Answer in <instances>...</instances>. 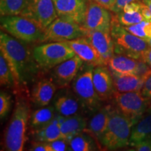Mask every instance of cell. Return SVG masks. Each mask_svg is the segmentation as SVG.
<instances>
[{
	"label": "cell",
	"instance_id": "52a82bcc",
	"mask_svg": "<svg viewBox=\"0 0 151 151\" xmlns=\"http://www.w3.org/2000/svg\"><path fill=\"white\" fill-rule=\"evenodd\" d=\"M92 66L77 75L73 82V90L84 109L90 112L97 111L101 100L96 92L92 80Z\"/></svg>",
	"mask_w": 151,
	"mask_h": 151
},
{
	"label": "cell",
	"instance_id": "ffe728a7",
	"mask_svg": "<svg viewBox=\"0 0 151 151\" xmlns=\"http://www.w3.org/2000/svg\"><path fill=\"white\" fill-rule=\"evenodd\" d=\"M111 109L112 108L109 105L99 109L90 120L88 124L89 131L99 141L106 129Z\"/></svg>",
	"mask_w": 151,
	"mask_h": 151
},
{
	"label": "cell",
	"instance_id": "d4e9b609",
	"mask_svg": "<svg viewBox=\"0 0 151 151\" xmlns=\"http://www.w3.org/2000/svg\"><path fill=\"white\" fill-rule=\"evenodd\" d=\"M55 109L52 106H46L35 111L31 118V127L38 130L48 125L55 116Z\"/></svg>",
	"mask_w": 151,
	"mask_h": 151
},
{
	"label": "cell",
	"instance_id": "6da1fadb",
	"mask_svg": "<svg viewBox=\"0 0 151 151\" xmlns=\"http://www.w3.org/2000/svg\"><path fill=\"white\" fill-rule=\"evenodd\" d=\"M0 50L8 62L14 83L17 86L24 83L29 62L27 49L16 38L1 32Z\"/></svg>",
	"mask_w": 151,
	"mask_h": 151
},
{
	"label": "cell",
	"instance_id": "7402d4cb",
	"mask_svg": "<svg viewBox=\"0 0 151 151\" xmlns=\"http://www.w3.org/2000/svg\"><path fill=\"white\" fill-rule=\"evenodd\" d=\"M81 104L76 94L66 93L57 97L54 107L58 114L65 117L76 115Z\"/></svg>",
	"mask_w": 151,
	"mask_h": 151
},
{
	"label": "cell",
	"instance_id": "5bb4252c",
	"mask_svg": "<svg viewBox=\"0 0 151 151\" xmlns=\"http://www.w3.org/2000/svg\"><path fill=\"white\" fill-rule=\"evenodd\" d=\"M75 54L91 66H106V63L86 37L67 41Z\"/></svg>",
	"mask_w": 151,
	"mask_h": 151
},
{
	"label": "cell",
	"instance_id": "74e56055",
	"mask_svg": "<svg viewBox=\"0 0 151 151\" xmlns=\"http://www.w3.org/2000/svg\"><path fill=\"white\" fill-rule=\"evenodd\" d=\"M93 1L102 6L108 10L112 11L115 4H116V0H93Z\"/></svg>",
	"mask_w": 151,
	"mask_h": 151
},
{
	"label": "cell",
	"instance_id": "60d3db41",
	"mask_svg": "<svg viewBox=\"0 0 151 151\" xmlns=\"http://www.w3.org/2000/svg\"><path fill=\"white\" fill-rule=\"evenodd\" d=\"M145 40H146V42L148 43V44L149 45V46H150L151 48V37L147 38V39H145Z\"/></svg>",
	"mask_w": 151,
	"mask_h": 151
},
{
	"label": "cell",
	"instance_id": "603a6c76",
	"mask_svg": "<svg viewBox=\"0 0 151 151\" xmlns=\"http://www.w3.org/2000/svg\"><path fill=\"white\" fill-rule=\"evenodd\" d=\"M151 139V113L143 114L132 129L129 144L133 146L141 141Z\"/></svg>",
	"mask_w": 151,
	"mask_h": 151
},
{
	"label": "cell",
	"instance_id": "5b68a950",
	"mask_svg": "<svg viewBox=\"0 0 151 151\" xmlns=\"http://www.w3.org/2000/svg\"><path fill=\"white\" fill-rule=\"evenodd\" d=\"M76 54L67 41H52L35 47L33 58L37 65L43 69L55 67L70 59Z\"/></svg>",
	"mask_w": 151,
	"mask_h": 151
},
{
	"label": "cell",
	"instance_id": "cb8c5ba5",
	"mask_svg": "<svg viewBox=\"0 0 151 151\" xmlns=\"http://www.w3.org/2000/svg\"><path fill=\"white\" fill-rule=\"evenodd\" d=\"M138 60L124 55L114 54L108 62L111 71L118 73H134L137 67Z\"/></svg>",
	"mask_w": 151,
	"mask_h": 151
},
{
	"label": "cell",
	"instance_id": "e575fe53",
	"mask_svg": "<svg viewBox=\"0 0 151 151\" xmlns=\"http://www.w3.org/2000/svg\"><path fill=\"white\" fill-rule=\"evenodd\" d=\"M135 1H141V0H116V4H115L114 6L112 9L113 12L118 14V13L120 12L123 10L124 7L128 4L132 2H135Z\"/></svg>",
	"mask_w": 151,
	"mask_h": 151
},
{
	"label": "cell",
	"instance_id": "4dcf8cb0",
	"mask_svg": "<svg viewBox=\"0 0 151 151\" xmlns=\"http://www.w3.org/2000/svg\"><path fill=\"white\" fill-rule=\"evenodd\" d=\"M11 106V98L9 94L5 92L0 93V117L3 120L9 112Z\"/></svg>",
	"mask_w": 151,
	"mask_h": 151
},
{
	"label": "cell",
	"instance_id": "4316f807",
	"mask_svg": "<svg viewBox=\"0 0 151 151\" xmlns=\"http://www.w3.org/2000/svg\"><path fill=\"white\" fill-rule=\"evenodd\" d=\"M69 150L90 151L94 150V146L91 139L87 136L79 134L69 141Z\"/></svg>",
	"mask_w": 151,
	"mask_h": 151
},
{
	"label": "cell",
	"instance_id": "ab89813d",
	"mask_svg": "<svg viewBox=\"0 0 151 151\" xmlns=\"http://www.w3.org/2000/svg\"><path fill=\"white\" fill-rule=\"evenodd\" d=\"M142 1L148 6L151 14V0H142Z\"/></svg>",
	"mask_w": 151,
	"mask_h": 151
},
{
	"label": "cell",
	"instance_id": "484cf974",
	"mask_svg": "<svg viewBox=\"0 0 151 151\" xmlns=\"http://www.w3.org/2000/svg\"><path fill=\"white\" fill-rule=\"evenodd\" d=\"M29 0H0L1 16H20Z\"/></svg>",
	"mask_w": 151,
	"mask_h": 151
},
{
	"label": "cell",
	"instance_id": "f35d334b",
	"mask_svg": "<svg viewBox=\"0 0 151 151\" xmlns=\"http://www.w3.org/2000/svg\"><path fill=\"white\" fill-rule=\"evenodd\" d=\"M141 59L144 60L148 65L151 67V48L150 47L144 51L141 55Z\"/></svg>",
	"mask_w": 151,
	"mask_h": 151
},
{
	"label": "cell",
	"instance_id": "8d00e7d4",
	"mask_svg": "<svg viewBox=\"0 0 151 151\" xmlns=\"http://www.w3.org/2000/svg\"><path fill=\"white\" fill-rule=\"evenodd\" d=\"M136 150L151 151V139H147L133 145Z\"/></svg>",
	"mask_w": 151,
	"mask_h": 151
},
{
	"label": "cell",
	"instance_id": "d6a6232c",
	"mask_svg": "<svg viewBox=\"0 0 151 151\" xmlns=\"http://www.w3.org/2000/svg\"><path fill=\"white\" fill-rule=\"evenodd\" d=\"M143 86L141 90L143 95L151 99V70L143 77Z\"/></svg>",
	"mask_w": 151,
	"mask_h": 151
},
{
	"label": "cell",
	"instance_id": "3957f363",
	"mask_svg": "<svg viewBox=\"0 0 151 151\" xmlns=\"http://www.w3.org/2000/svg\"><path fill=\"white\" fill-rule=\"evenodd\" d=\"M134 124L131 119L119 109H112L106 129L100 142L106 148L114 150L129 144L132 129Z\"/></svg>",
	"mask_w": 151,
	"mask_h": 151
},
{
	"label": "cell",
	"instance_id": "f1b7e54d",
	"mask_svg": "<svg viewBox=\"0 0 151 151\" xmlns=\"http://www.w3.org/2000/svg\"><path fill=\"white\" fill-rule=\"evenodd\" d=\"M124 28L132 35L141 38L144 40L151 37V21L143 20L133 25L126 26Z\"/></svg>",
	"mask_w": 151,
	"mask_h": 151
},
{
	"label": "cell",
	"instance_id": "b9f144b4",
	"mask_svg": "<svg viewBox=\"0 0 151 151\" xmlns=\"http://www.w3.org/2000/svg\"><path fill=\"white\" fill-rule=\"evenodd\" d=\"M146 112H149V113H151V103L150 104V105H149V106H148V109H147Z\"/></svg>",
	"mask_w": 151,
	"mask_h": 151
},
{
	"label": "cell",
	"instance_id": "ba28073f",
	"mask_svg": "<svg viewBox=\"0 0 151 151\" xmlns=\"http://www.w3.org/2000/svg\"><path fill=\"white\" fill-rule=\"evenodd\" d=\"M86 33V29L76 22L58 17L44 30L40 42L67 41L85 37Z\"/></svg>",
	"mask_w": 151,
	"mask_h": 151
},
{
	"label": "cell",
	"instance_id": "44dd1931",
	"mask_svg": "<svg viewBox=\"0 0 151 151\" xmlns=\"http://www.w3.org/2000/svg\"><path fill=\"white\" fill-rule=\"evenodd\" d=\"M87 127L86 119L80 115L66 117L60 129L62 139L69 142L76 136L78 135Z\"/></svg>",
	"mask_w": 151,
	"mask_h": 151
},
{
	"label": "cell",
	"instance_id": "277c9868",
	"mask_svg": "<svg viewBox=\"0 0 151 151\" xmlns=\"http://www.w3.org/2000/svg\"><path fill=\"white\" fill-rule=\"evenodd\" d=\"M111 35L114 43L115 54L139 60L141 59L143 52L150 48L146 40L132 35L114 18L111 22Z\"/></svg>",
	"mask_w": 151,
	"mask_h": 151
},
{
	"label": "cell",
	"instance_id": "ac0fdd59",
	"mask_svg": "<svg viewBox=\"0 0 151 151\" xmlns=\"http://www.w3.org/2000/svg\"><path fill=\"white\" fill-rule=\"evenodd\" d=\"M115 91L118 92H139L143 86V78L134 73H118L111 71Z\"/></svg>",
	"mask_w": 151,
	"mask_h": 151
},
{
	"label": "cell",
	"instance_id": "7c38bea8",
	"mask_svg": "<svg viewBox=\"0 0 151 151\" xmlns=\"http://www.w3.org/2000/svg\"><path fill=\"white\" fill-rule=\"evenodd\" d=\"M58 17L82 24L87 8L86 0H53Z\"/></svg>",
	"mask_w": 151,
	"mask_h": 151
},
{
	"label": "cell",
	"instance_id": "9c48e42d",
	"mask_svg": "<svg viewBox=\"0 0 151 151\" xmlns=\"http://www.w3.org/2000/svg\"><path fill=\"white\" fill-rule=\"evenodd\" d=\"M113 98L119 110L131 119L134 123L144 114L150 105V99L143 95L141 91L118 92L115 91Z\"/></svg>",
	"mask_w": 151,
	"mask_h": 151
},
{
	"label": "cell",
	"instance_id": "8992f818",
	"mask_svg": "<svg viewBox=\"0 0 151 151\" xmlns=\"http://www.w3.org/2000/svg\"><path fill=\"white\" fill-rule=\"evenodd\" d=\"M1 27L18 40L41 41L44 30L30 19L22 16H1Z\"/></svg>",
	"mask_w": 151,
	"mask_h": 151
},
{
	"label": "cell",
	"instance_id": "836d02e7",
	"mask_svg": "<svg viewBox=\"0 0 151 151\" xmlns=\"http://www.w3.org/2000/svg\"><path fill=\"white\" fill-rule=\"evenodd\" d=\"M51 151H65L68 150L67 141L63 139H60L48 143Z\"/></svg>",
	"mask_w": 151,
	"mask_h": 151
},
{
	"label": "cell",
	"instance_id": "d6986e66",
	"mask_svg": "<svg viewBox=\"0 0 151 151\" xmlns=\"http://www.w3.org/2000/svg\"><path fill=\"white\" fill-rule=\"evenodd\" d=\"M66 117L58 114L48 125L35 131V138L37 141L50 143L58 139H62L60 126Z\"/></svg>",
	"mask_w": 151,
	"mask_h": 151
},
{
	"label": "cell",
	"instance_id": "2e32d148",
	"mask_svg": "<svg viewBox=\"0 0 151 151\" xmlns=\"http://www.w3.org/2000/svg\"><path fill=\"white\" fill-rule=\"evenodd\" d=\"M86 36L97 50L103 60L108 65V62L114 55V43L111 37V32L99 31H86Z\"/></svg>",
	"mask_w": 151,
	"mask_h": 151
},
{
	"label": "cell",
	"instance_id": "30bf717a",
	"mask_svg": "<svg viewBox=\"0 0 151 151\" xmlns=\"http://www.w3.org/2000/svg\"><path fill=\"white\" fill-rule=\"evenodd\" d=\"M20 16L32 20L43 30L58 17L53 0H29Z\"/></svg>",
	"mask_w": 151,
	"mask_h": 151
},
{
	"label": "cell",
	"instance_id": "9a60e30c",
	"mask_svg": "<svg viewBox=\"0 0 151 151\" xmlns=\"http://www.w3.org/2000/svg\"><path fill=\"white\" fill-rule=\"evenodd\" d=\"M92 80L96 92L102 101L113 97L114 84L112 74L109 68L105 65L97 66L93 69Z\"/></svg>",
	"mask_w": 151,
	"mask_h": 151
},
{
	"label": "cell",
	"instance_id": "4fadbf2b",
	"mask_svg": "<svg viewBox=\"0 0 151 151\" xmlns=\"http://www.w3.org/2000/svg\"><path fill=\"white\" fill-rule=\"evenodd\" d=\"M82 65L83 60L76 55L55 67L52 79L61 88L69 86L77 76Z\"/></svg>",
	"mask_w": 151,
	"mask_h": 151
},
{
	"label": "cell",
	"instance_id": "8fae6325",
	"mask_svg": "<svg viewBox=\"0 0 151 151\" xmlns=\"http://www.w3.org/2000/svg\"><path fill=\"white\" fill-rule=\"evenodd\" d=\"M112 16L107 9L90 0L87 4V8L85 15L84 21L82 27L86 31L111 32Z\"/></svg>",
	"mask_w": 151,
	"mask_h": 151
},
{
	"label": "cell",
	"instance_id": "d590c367",
	"mask_svg": "<svg viewBox=\"0 0 151 151\" xmlns=\"http://www.w3.org/2000/svg\"><path fill=\"white\" fill-rule=\"evenodd\" d=\"M30 150L33 151H51L48 143L42 142L38 141V142H34Z\"/></svg>",
	"mask_w": 151,
	"mask_h": 151
},
{
	"label": "cell",
	"instance_id": "7a4b0ae2",
	"mask_svg": "<svg viewBox=\"0 0 151 151\" xmlns=\"http://www.w3.org/2000/svg\"><path fill=\"white\" fill-rule=\"evenodd\" d=\"M30 118V107L24 100H20L16 106L4 134L7 150L21 151L26 141V132Z\"/></svg>",
	"mask_w": 151,
	"mask_h": 151
},
{
	"label": "cell",
	"instance_id": "e0dca14e",
	"mask_svg": "<svg viewBox=\"0 0 151 151\" xmlns=\"http://www.w3.org/2000/svg\"><path fill=\"white\" fill-rule=\"evenodd\" d=\"M55 92L56 86L52 80L41 79L33 87L32 100L38 106H46L51 101Z\"/></svg>",
	"mask_w": 151,
	"mask_h": 151
},
{
	"label": "cell",
	"instance_id": "f546056e",
	"mask_svg": "<svg viewBox=\"0 0 151 151\" xmlns=\"http://www.w3.org/2000/svg\"><path fill=\"white\" fill-rule=\"evenodd\" d=\"M14 82L12 72L9 67L8 62L3 55L0 54V83L1 86H9Z\"/></svg>",
	"mask_w": 151,
	"mask_h": 151
},
{
	"label": "cell",
	"instance_id": "83f0119b",
	"mask_svg": "<svg viewBox=\"0 0 151 151\" xmlns=\"http://www.w3.org/2000/svg\"><path fill=\"white\" fill-rule=\"evenodd\" d=\"M116 14V20L117 22L124 27L133 25V24L139 23L143 20H146L140 11L125 12V11H122Z\"/></svg>",
	"mask_w": 151,
	"mask_h": 151
},
{
	"label": "cell",
	"instance_id": "1f68e13d",
	"mask_svg": "<svg viewBox=\"0 0 151 151\" xmlns=\"http://www.w3.org/2000/svg\"><path fill=\"white\" fill-rule=\"evenodd\" d=\"M151 70V67L146 63L144 60L142 59L138 60L137 67L136 68L134 74L138 76L141 78H143V77Z\"/></svg>",
	"mask_w": 151,
	"mask_h": 151
}]
</instances>
